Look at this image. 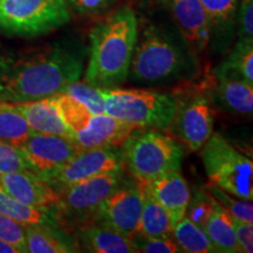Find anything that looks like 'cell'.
<instances>
[{"label": "cell", "instance_id": "484cf974", "mask_svg": "<svg viewBox=\"0 0 253 253\" xmlns=\"http://www.w3.org/2000/svg\"><path fill=\"white\" fill-rule=\"evenodd\" d=\"M173 240L179 251L186 253H210L217 252L210 242L205 231L196 225L188 217L184 216L177 221L171 230Z\"/></svg>", "mask_w": 253, "mask_h": 253}, {"label": "cell", "instance_id": "836d02e7", "mask_svg": "<svg viewBox=\"0 0 253 253\" xmlns=\"http://www.w3.org/2000/svg\"><path fill=\"white\" fill-rule=\"evenodd\" d=\"M69 11L82 17H100L109 12L116 0H65Z\"/></svg>", "mask_w": 253, "mask_h": 253}, {"label": "cell", "instance_id": "83f0119b", "mask_svg": "<svg viewBox=\"0 0 253 253\" xmlns=\"http://www.w3.org/2000/svg\"><path fill=\"white\" fill-rule=\"evenodd\" d=\"M52 97L62 121L71 129L73 134H77L86 128L94 113H91L84 103L63 91L53 95Z\"/></svg>", "mask_w": 253, "mask_h": 253}, {"label": "cell", "instance_id": "f546056e", "mask_svg": "<svg viewBox=\"0 0 253 253\" xmlns=\"http://www.w3.org/2000/svg\"><path fill=\"white\" fill-rule=\"evenodd\" d=\"M62 91L84 103L91 113H104L103 88L91 86L89 84L78 80L66 86Z\"/></svg>", "mask_w": 253, "mask_h": 253}, {"label": "cell", "instance_id": "277c9868", "mask_svg": "<svg viewBox=\"0 0 253 253\" xmlns=\"http://www.w3.org/2000/svg\"><path fill=\"white\" fill-rule=\"evenodd\" d=\"M125 169L132 178L148 184L167 172L181 171L182 144L157 129H135L120 145Z\"/></svg>", "mask_w": 253, "mask_h": 253}, {"label": "cell", "instance_id": "4dcf8cb0", "mask_svg": "<svg viewBox=\"0 0 253 253\" xmlns=\"http://www.w3.org/2000/svg\"><path fill=\"white\" fill-rule=\"evenodd\" d=\"M214 204H216V201L212 198V196L208 191L202 190V191L196 192L194 198H190L185 216L194 221L196 225L204 229L209 218L213 212Z\"/></svg>", "mask_w": 253, "mask_h": 253}, {"label": "cell", "instance_id": "44dd1931", "mask_svg": "<svg viewBox=\"0 0 253 253\" xmlns=\"http://www.w3.org/2000/svg\"><path fill=\"white\" fill-rule=\"evenodd\" d=\"M26 252L74 253L80 251L72 232L53 224L25 225Z\"/></svg>", "mask_w": 253, "mask_h": 253}, {"label": "cell", "instance_id": "5bb4252c", "mask_svg": "<svg viewBox=\"0 0 253 253\" xmlns=\"http://www.w3.org/2000/svg\"><path fill=\"white\" fill-rule=\"evenodd\" d=\"M0 189L21 203L36 208H52L60 192L30 170L0 175Z\"/></svg>", "mask_w": 253, "mask_h": 253}, {"label": "cell", "instance_id": "9c48e42d", "mask_svg": "<svg viewBox=\"0 0 253 253\" xmlns=\"http://www.w3.org/2000/svg\"><path fill=\"white\" fill-rule=\"evenodd\" d=\"M190 151H199L213 132L211 102L203 93L176 96V109L169 128Z\"/></svg>", "mask_w": 253, "mask_h": 253}, {"label": "cell", "instance_id": "30bf717a", "mask_svg": "<svg viewBox=\"0 0 253 253\" xmlns=\"http://www.w3.org/2000/svg\"><path fill=\"white\" fill-rule=\"evenodd\" d=\"M142 204V183L132 177H126L122 184L103 202L93 220L100 221L131 239L138 232Z\"/></svg>", "mask_w": 253, "mask_h": 253}, {"label": "cell", "instance_id": "52a82bcc", "mask_svg": "<svg viewBox=\"0 0 253 253\" xmlns=\"http://www.w3.org/2000/svg\"><path fill=\"white\" fill-rule=\"evenodd\" d=\"M69 20L65 0H0V33L5 36L40 37Z\"/></svg>", "mask_w": 253, "mask_h": 253}, {"label": "cell", "instance_id": "d6986e66", "mask_svg": "<svg viewBox=\"0 0 253 253\" xmlns=\"http://www.w3.org/2000/svg\"><path fill=\"white\" fill-rule=\"evenodd\" d=\"M207 96L218 108L236 115L251 116L253 84L235 79L213 77L207 87Z\"/></svg>", "mask_w": 253, "mask_h": 253}, {"label": "cell", "instance_id": "ffe728a7", "mask_svg": "<svg viewBox=\"0 0 253 253\" xmlns=\"http://www.w3.org/2000/svg\"><path fill=\"white\" fill-rule=\"evenodd\" d=\"M34 132L58 135L73 141L74 134L62 121L52 96L23 103H12Z\"/></svg>", "mask_w": 253, "mask_h": 253}, {"label": "cell", "instance_id": "d6a6232c", "mask_svg": "<svg viewBox=\"0 0 253 253\" xmlns=\"http://www.w3.org/2000/svg\"><path fill=\"white\" fill-rule=\"evenodd\" d=\"M0 240L14 246L19 252H26L25 224L0 214Z\"/></svg>", "mask_w": 253, "mask_h": 253}, {"label": "cell", "instance_id": "e0dca14e", "mask_svg": "<svg viewBox=\"0 0 253 253\" xmlns=\"http://www.w3.org/2000/svg\"><path fill=\"white\" fill-rule=\"evenodd\" d=\"M154 198L162 205L169 217L171 230L185 216L191 194L181 171L167 172L145 184Z\"/></svg>", "mask_w": 253, "mask_h": 253}, {"label": "cell", "instance_id": "4316f807", "mask_svg": "<svg viewBox=\"0 0 253 253\" xmlns=\"http://www.w3.org/2000/svg\"><path fill=\"white\" fill-rule=\"evenodd\" d=\"M33 132L12 103L0 102V141L19 147Z\"/></svg>", "mask_w": 253, "mask_h": 253}, {"label": "cell", "instance_id": "4fadbf2b", "mask_svg": "<svg viewBox=\"0 0 253 253\" xmlns=\"http://www.w3.org/2000/svg\"><path fill=\"white\" fill-rule=\"evenodd\" d=\"M171 15L173 25L195 55L207 52L210 41L209 24L199 0H161Z\"/></svg>", "mask_w": 253, "mask_h": 253}, {"label": "cell", "instance_id": "74e56055", "mask_svg": "<svg viewBox=\"0 0 253 253\" xmlns=\"http://www.w3.org/2000/svg\"><path fill=\"white\" fill-rule=\"evenodd\" d=\"M0 253H20L14 246L7 244V243L0 240Z\"/></svg>", "mask_w": 253, "mask_h": 253}, {"label": "cell", "instance_id": "3957f363", "mask_svg": "<svg viewBox=\"0 0 253 253\" xmlns=\"http://www.w3.org/2000/svg\"><path fill=\"white\" fill-rule=\"evenodd\" d=\"M196 56L175 25H142L128 79L148 84L179 80L194 74Z\"/></svg>", "mask_w": 253, "mask_h": 253}, {"label": "cell", "instance_id": "ac0fdd59", "mask_svg": "<svg viewBox=\"0 0 253 253\" xmlns=\"http://www.w3.org/2000/svg\"><path fill=\"white\" fill-rule=\"evenodd\" d=\"M209 24V47L217 53L230 48L236 34V18L239 0H199Z\"/></svg>", "mask_w": 253, "mask_h": 253}, {"label": "cell", "instance_id": "9a60e30c", "mask_svg": "<svg viewBox=\"0 0 253 253\" xmlns=\"http://www.w3.org/2000/svg\"><path fill=\"white\" fill-rule=\"evenodd\" d=\"M135 129L129 123L107 113L93 114L88 126L84 130L74 134L73 141L81 149L120 147Z\"/></svg>", "mask_w": 253, "mask_h": 253}, {"label": "cell", "instance_id": "cb8c5ba5", "mask_svg": "<svg viewBox=\"0 0 253 253\" xmlns=\"http://www.w3.org/2000/svg\"><path fill=\"white\" fill-rule=\"evenodd\" d=\"M142 192H143V204H142L137 233L151 237L172 236L171 224H170L167 211L154 198L148 186L143 183H142Z\"/></svg>", "mask_w": 253, "mask_h": 253}, {"label": "cell", "instance_id": "7402d4cb", "mask_svg": "<svg viewBox=\"0 0 253 253\" xmlns=\"http://www.w3.org/2000/svg\"><path fill=\"white\" fill-rule=\"evenodd\" d=\"M212 75L253 84V41L237 40L226 58L213 69Z\"/></svg>", "mask_w": 253, "mask_h": 253}, {"label": "cell", "instance_id": "603a6c76", "mask_svg": "<svg viewBox=\"0 0 253 253\" xmlns=\"http://www.w3.org/2000/svg\"><path fill=\"white\" fill-rule=\"evenodd\" d=\"M203 230L217 252H239L233 229V217L217 202L214 204L213 212Z\"/></svg>", "mask_w": 253, "mask_h": 253}, {"label": "cell", "instance_id": "ba28073f", "mask_svg": "<svg viewBox=\"0 0 253 253\" xmlns=\"http://www.w3.org/2000/svg\"><path fill=\"white\" fill-rule=\"evenodd\" d=\"M125 179L126 170H120L90 177L63 189L52 207L59 225L71 232L75 226L93 220L103 202Z\"/></svg>", "mask_w": 253, "mask_h": 253}, {"label": "cell", "instance_id": "d590c367", "mask_svg": "<svg viewBox=\"0 0 253 253\" xmlns=\"http://www.w3.org/2000/svg\"><path fill=\"white\" fill-rule=\"evenodd\" d=\"M236 33L240 40L253 41V0H239Z\"/></svg>", "mask_w": 253, "mask_h": 253}, {"label": "cell", "instance_id": "f1b7e54d", "mask_svg": "<svg viewBox=\"0 0 253 253\" xmlns=\"http://www.w3.org/2000/svg\"><path fill=\"white\" fill-rule=\"evenodd\" d=\"M207 191L212 196V198L218 204L221 205L231 216L236 219L249 221L253 223V203L249 199H243L236 196L229 194L209 183L207 186Z\"/></svg>", "mask_w": 253, "mask_h": 253}, {"label": "cell", "instance_id": "d4e9b609", "mask_svg": "<svg viewBox=\"0 0 253 253\" xmlns=\"http://www.w3.org/2000/svg\"><path fill=\"white\" fill-rule=\"evenodd\" d=\"M0 214L20 221L25 225H31V224L59 225L52 208L30 207L14 199L2 189H0Z\"/></svg>", "mask_w": 253, "mask_h": 253}, {"label": "cell", "instance_id": "7c38bea8", "mask_svg": "<svg viewBox=\"0 0 253 253\" xmlns=\"http://www.w3.org/2000/svg\"><path fill=\"white\" fill-rule=\"evenodd\" d=\"M18 148L28 170L43 181H47L81 150V148L69 138L42 132L31 134Z\"/></svg>", "mask_w": 253, "mask_h": 253}, {"label": "cell", "instance_id": "2e32d148", "mask_svg": "<svg viewBox=\"0 0 253 253\" xmlns=\"http://www.w3.org/2000/svg\"><path fill=\"white\" fill-rule=\"evenodd\" d=\"M80 251L91 253H134L130 238L100 221H86L71 230Z\"/></svg>", "mask_w": 253, "mask_h": 253}, {"label": "cell", "instance_id": "e575fe53", "mask_svg": "<svg viewBox=\"0 0 253 253\" xmlns=\"http://www.w3.org/2000/svg\"><path fill=\"white\" fill-rule=\"evenodd\" d=\"M25 170H28V168L19 148L0 141V175Z\"/></svg>", "mask_w": 253, "mask_h": 253}, {"label": "cell", "instance_id": "6da1fadb", "mask_svg": "<svg viewBox=\"0 0 253 253\" xmlns=\"http://www.w3.org/2000/svg\"><path fill=\"white\" fill-rule=\"evenodd\" d=\"M84 67V49L61 43L0 55V102H30L61 93L80 80Z\"/></svg>", "mask_w": 253, "mask_h": 253}, {"label": "cell", "instance_id": "1f68e13d", "mask_svg": "<svg viewBox=\"0 0 253 253\" xmlns=\"http://www.w3.org/2000/svg\"><path fill=\"white\" fill-rule=\"evenodd\" d=\"M135 252L143 253H177L179 251L178 246L170 237H151L136 233L131 238Z\"/></svg>", "mask_w": 253, "mask_h": 253}, {"label": "cell", "instance_id": "8992f818", "mask_svg": "<svg viewBox=\"0 0 253 253\" xmlns=\"http://www.w3.org/2000/svg\"><path fill=\"white\" fill-rule=\"evenodd\" d=\"M209 183L236 196L253 199V163L251 158L237 150L224 136L212 132L202 147Z\"/></svg>", "mask_w": 253, "mask_h": 253}, {"label": "cell", "instance_id": "8fae6325", "mask_svg": "<svg viewBox=\"0 0 253 253\" xmlns=\"http://www.w3.org/2000/svg\"><path fill=\"white\" fill-rule=\"evenodd\" d=\"M120 170H126L120 147L89 148L78 151L46 182L60 192L84 179Z\"/></svg>", "mask_w": 253, "mask_h": 253}, {"label": "cell", "instance_id": "5b68a950", "mask_svg": "<svg viewBox=\"0 0 253 253\" xmlns=\"http://www.w3.org/2000/svg\"><path fill=\"white\" fill-rule=\"evenodd\" d=\"M104 113L136 129L167 130L176 109L172 94L140 89H103Z\"/></svg>", "mask_w": 253, "mask_h": 253}, {"label": "cell", "instance_id": "7a4b0ae2", "mask_svg": "<svg viewBox=\"0 0 253 253\" xmlns=\"http://www.w3.org/2000/svg\"><path fill=\"white\" fill-rule=\"evenodd\" d=\"M138 36L135 11L122 6L95 24L89 33V61L84 82L103 89L125 84Z\"/></svg>", "mask_w": 253, "mask_h": 253}, {"label": "cell", "instance_id": "8d00e7d4", "mask_svg": "<svg viewBox=\"0 0 253 253\" xmlns=\"http://www.w3.org/2000/svg\"><path fill=\"white\" fill-rule=\"evenodd\" d=\"M236 242L240 253L253 252V223L233 218Z\"/></svg>", "mask_w": 253, "mask_h": 253}]
</instances>
